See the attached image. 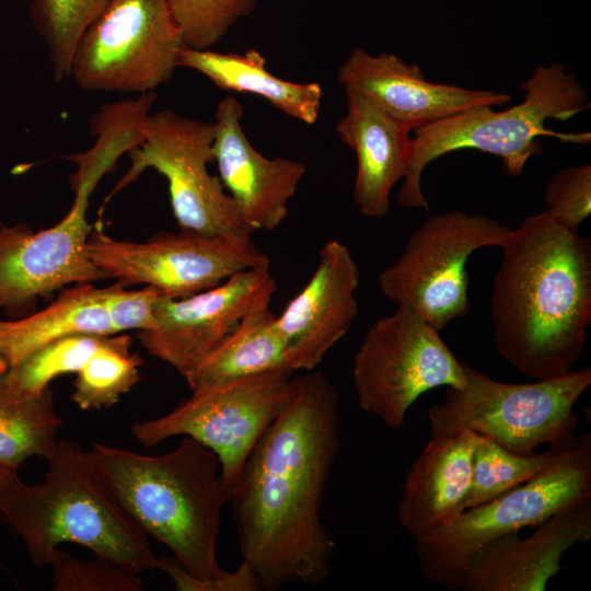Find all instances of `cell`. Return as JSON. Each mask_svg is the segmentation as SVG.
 <instances>
[{"label": "cell", "instance_id": "22", "mask_svg": "<svg viewBox=\"0 0 591 591\" xmlns=\"http://www.w3.org/2000/svg\"><path fill=\"white\" fill-rule=\"evenodd\" d=\"M108 287L63 289L45 309L21 318H0V376L48 343L70 334L115 335L106 308Z\"/></svg>", "mask_w": 591, "mask_h": 591}, {"label": "cell", "instance_id": "2", "mask_svg": "<svg viewBox=\"0 0 591 591\" xmlns=\"http://www.w3.org/2000/svg\"><path fill=\"white\" fill-rule=\"evenodd\" d=\"M490 294L498 354L536 380L566 374L591 322V241L551 213L525 218L500 246Z\"/></svg>", "mask_w": 591, "mask_h": 591}, {"label": "cell", "instance_id": "31", "mask_svg": "<svg viewBox=\"0 0 591 591\" xmlns=\"http://www.w3.org/2000/svg\"><path fill=\"white\" fill-rule=\"evenodd\" d=\"M257 0H166L183 43L193 49H210L242 18L251 14Z\"/></svg>", "mask_w": 591, "mask_h": 591}, {"label": "cell", "instance_id": "5", "mask_svg": "<svg viewBox=\"0 0 591 591\" xmlns=\"http://www.w3.org/2000/svg\"><path fill=\"white\" fill-rule=\"evenodd\" d=\"M520 88L524 92L523 101L506 111L477 105L415 128L398 204L428 210L421 188L425 167L460 149L497 155L508 175H520L528 160L542 150L536 138L546 134V120L569 119L589 105L587 92L576 77L557 61L538 66Z\"/></svg>", "mask_w": 591, "mask_h": 591}, {"label": "cell", "instance_id": "35", "mask_svg": "<svg viewBox=\"0 0 591 591\" xmlns=\"http://www.w3.org/2000/svg\"><path fill=\"white\" fill-rule=\"evenodd\" d=\"M18 470L0 465V490L5 488L18 476Z\"/></svg>", "mask_w": 591, "mask_h": 591}, {"label": "cell", "instance_id": "6", "mask_svg": "<svg viewBox=\"0 0 591 591\" xmlns=\"http://www.w3.org/2000/svg\"><path fill=\"white\" fill-rule=\"evenodd\" d=\"M463 361L466 383L447 387L428 410L431 436L471 430L510 452L531 455L547 444L564 450L576 440L573 406L591 384V368L530 383L496 381Z\"/></svg>", "mask_w": 591, "mask_h": 591}, {"label": "cell", "instance_id": "26", "mask_svg": "<svg viewBox=\"0 0 591 591\" xmlns=\"http://www.w3.org/2000/svg\"><path fill=\"white\" fill-rule=\"evenodd\" d=\"M61 425L50 387L28 394L0 380V465L19 471L30 457L46 460Z\"/></svg>", "mask_w": 591, "mask_h": 591}, {"label": "cell", "instance_id": "13", "mask_svg": "<svg viewBox=\"0 0 591 591\" xmlns=\"http://www.w3.org/2000/svg\"><path fill=\"white\" fill-rule=\"evenodd\" d=\"M88 253L99 268L125 287L152 286L171 299L196 294L236 273L270 264L251 236L179 230L130 242L105 234L99 224L89 235Z\"/></svg>", "mask_w": 591, "mask_h": 591}, {"label": "cell", "instance_id": "34", "mask_svg": "<svg viewBox=\"0 0 591 591\" xmlns=\"http://www.w3.org/2000/svg\"><path fill=\"white\" fill-rule=\"evenodd\" d=\"M163 296L152 286L127 290L120 282L108 286L106 308L115 334L157 327L155 303Z\"/></svg>", "mask_w": 591, "mask_h": 591}, {"label": "cell", "instance_id": "15", "mask_svg": "<svg viewBox=\"0 0 591 591\" xmlns=\"http://www.w3.org/2000/svg\"><path fill=\"white\" fill-rule=\"evenodd\" d=\"M88 204L74 199L58 223L37 232L0 225V309L20 312L65 286L109 278L88 253Z\"/></svg>", "mask_w": 591, "mask_h": 591}, {"label": "cell", "instance_id": "10", "mask_svg": "<svg viewBox=\"0 0 591 591\" xmlns=\"http://www.w3.org/2000/svg\"><path fill=\"white\" fill-rule=\"evenodd\" d=\"M215 123L164 109L150 114L143 140L127 153L130 166L107 196L153 169L167 181L172 213L179 230L209 235L251 236L218 176L208 171L215 161Z\"/></svg>", "mask_w": 591, "mask_h": 591}, {"label": "cell", "instance_id": "7", "mask_svg": "<svg viewBox=\"0 0 591 591\" xmlns=\"http://www.w3.org/2000/svg\"><path fill=\"white\" fill-rule=\"evenodd\" d=\"M591 502V434L576 438L548 468L497 498L464 510L449 526L415 540L425 577L460 589L468 559L491 540L536 528L557 512Z\"/></svg>", "mask_w": 591, "mask_h": 591}, {"label": "cell", "instance_id": "19", "mask_svg": "<svg viewBox=\"0 0 591 591\" xmlns=\"http://www.w3.org/2000/svg\"><path fill=\"white\" fill-rule=\"evenodd\" d=\"M522 538L519 532L500 535L466 563L463 591H545L561 569L564 554L591 538V502L557 512Z\"/></svg>", "mask_w": 591, "mask_h": 591}, {"label": "cell", "instance_id": "28", "mask_svg": "<svg viewBox=\"0 0 591 591\" xmlns=\"http://www.w3.org/2000/svg\"><path fill=\"white\" fill-rule=\"evenodd\" d=\"M566 449H548L543 453L522 455L477 434L465 510L490 501L535 477L555 463Z\"/></svg>", "mask_w": 591, "mask_h": 591}, {"label": "cell", "instance_id": "8", "mask_svg": "<svg viewBox=\"0 0 591 591\" xmlns=\"http://www.w3.org/2000/svg\"><path fill=\"white\" fill-rule=\"evenodd\" d=\"M439 333L404 306L376 320L354 356L352 382L359 407L398 430L419 396L440 386H464L463 361Z\"/></svg>", "mask_w": 591, "mask_h": 591}, {"label": "cell", "instance_id": "1", "mask_svg": "<svg viewBox=\"0 0 591 591\" xmlns=\"http://www.w3.org/2000/svg\"><path fill=\"white\" fill-rule=\"evenodd\" d=\"M341 447L334 385L314 370L291 376L285 404L251 452L229 499L242 561L262 590L314 587L329 576L336 544L321 511Z\"/></svg>", "mask_w": 591, "mask_h": 591}, {"label": "cell", "instance_id": "9", "mask_svg": "<svg viewBox=\"0 0 591 591\" xmlns=\"http://www.w3.org/2000/svg\"><path fill=\"white\" fill-rule=\"evenodd\" d=\"M510 228L499 220L453 210L429 217L401 256L379 277L382 294L441 332L470 309L466 263L482 247H500Z\"/></svg>", "mask_w": 591, "mask_h": 591}, {"label": "cell", "instance_id": "18", "mask_svg": "<svg viewBox=\"0 0 591 591\" xmlns=\"http://www.w3.org/2000/svg\"><path fill=\"white\" fill-rule=\"evenodd\" d=\"M338 82L413 130L473 106H498L511 100L501 92L429 82L418 65L393 54L371 55L359 47L340 65Z\"/></svg>", "mask_w": 591, "mask_h": 591}, {"label": "cell", "instance_id": "14", "mask_svg": "<svg viewBox=\"0 0 591 591\" xmlns=\"http://www.w3.org/2000/svg\"><path fill=\"white\" fill-rule=\"evenodd\" d=\"M277 285L269 267L242 270L211 289L155 303L157 327L137 332L149 355L184 379L236 327L242 317Z\"/></svg>", "mask_w": 591, "mask_h": 591}, {"label": "cell", "instance_id": "32", "mask_svg": "<svg viewBox=\"0 0 591 591\" xmlns=\"http://www.w3.org/2000/svg\"><path fill=\"white\" fill-rule=\"evenodd\" d=\"M48 566L55 591H142L139 573L111 559H79L57 549Z\"/></svg>", "mask_w": 591, "mask_h": 591}, {"label": "cell", "instance_id": "3", "mask_svg": "<svg viewBox=\"0 0 591 591\" xmlns=\"http://www.w3.org/2000/svg\"><path fill=\"white\" fill-rule=\"evenodd\" d=\"M97 474L148 535L173 557L157 558V569L177 591H259L251 567L241 561L223 570L217 541L230 495L216 454L189 437L164 454L144 455L95 443L88 451Z\"/></svg>", "mask_w": 591, "mask_h": 591}, {"label": "cell", "instance_id": "27", "mask_svg": "<svg viewBox=\"0 0 591 591\" xmlns=\"http://www.w3.org/2000/svg\"><path fill=\"white\" fill-rule=\"evenodd\" d=\"M131 344L129 335H109L76 373L71 398L80 409L112 406L141 380L143 360Z\"/></svg>", "mask_w": 591, "mask_h": 591}, {"label": "cell", "instance_id": "33", "mask_svg": "<svg viewBox=\"0 0 591 591\" xmlns=\"http://www.w3.org/2000/svg\"><path fill=\"white\" fill-rule=\"evenodd\" d=\"M546 212L578 230L591 213V164L558 170L547 182Z\"/></svg>", "mask_w": 591, "mask_h": 591}, {"label": "cell", "instance_id": "17", "mask_svg": "<svg viewBox=\"0 0 591 591\" xmlns=\"http://www.w3.org/2000/svg\"><path fill=\"white\" fill-rule=\"evenodd\" d=\"M243 106L233 95L216 108L213 154L219 178L251 232L274 230L288 217L306 166L286 158L268 159L248 141Z\"/></svg>", "mask_w": 591, "mask_h": 591}, {"label": "cell", "instance_id": "4", "mask_svg": "<svg viewBox=\"0 0 591 591\" xmlns=\"http://www.w3.org/2000/svg\"><path fill=\"white\" fill-rule=\"evenodd\" d=\"M40 483L15 476L0 490V520L24 544L36 566H48L58 546L72 543L138 573L157 570L148 535L94 468L88 451L58 440Z\"/></svg>", "mask_w": 591, "mask_h": 591}, {"label": "cell", "instance_id": "21", "mask_svg": "<svg viewBox=\"0 0 591 591\" xmlns=\"http://www.w3.org/2000/svg\"><path fill=\"white\" fill-rule=\"evenodd\" d=\"M345 91L347 111L335 130L357 158L354 199L363 216L381 218L390 210L392 188L405 175L413 129L359 92Z\"/></svg>", "mask_w": 591, "mask_h": 591}, {"label": "cell", "instance_id": "25", "mask_svg": "<svg viewBox=\"0 0 591 591\" xmlns=\"http://www.w3.org/2000/svg\"><path fill=\"white\" fill-rule=\"evenodd\" d=\"M154 100V92L143 93L137 99L105 104L91 117L94 146L85 152L65 157L77 164V171L70 176L76 198L89 200L118 158L143 140V125Z\"/></svg>", "mask_w": 591, "mask_h": 591}, {"label": "cell", "instance_id": "16", "mask_svg": "<svg viewBox=\"0 0 591 591\" xmlns=\"http://www.w3.org/2000/svg\"><path fill=\"white\" fill-rule=\"evenodd\" d=\"M360 270L347 245L326 242L302 290L289 301L277 326L287 344L286 368L314 370L349 332L359 314Z\"/></svg>", "mask_w": 591, "mask_h": 591}, {"label": "cell", "instance_id": "24", "mask_svg": "<svg viewBox=\"0 0 591 591\" xmlns=\"http://www.w3.org/2000/svg\"><path fill=\"white\" fill-rule=\"evenodd\" d=\"M274 293L263 294L225 339L185 378L192 393L286 368L287 344L277 326V315L270 310Z\"/></svg>", "mask_w": 591, "mask_h": 591}, {"label": "cell", "instance_id": "29", "mask_svg": "<svg viewBox=\"0 0 591 591\" xmlns=\"http://www.w3.org/2000/svg\"><path fill=\"white\" fill-rule=\"evenodd\" d=\"M109 0H33L32 23L48 48L56 81L70 77L77 45Z\"/></svg>", "mask_w": 591, "mask_h": 591}, {"label": "cell", "instance_id": "11", "mask_svg": "<svg viewBox=\"0 0 591 591\" xmlns=\"http://www.w3.org/2000/svg\"><path fill=\"white\" fill-rule=\"evenodd\" d=\"M184 46L166 0H109L82 34L70 76L85 91L154 92Z\"/></svg>", "mask_w": 591, "mask_h": 591}, {"label": "cell", "instance_id": "23", "mask_svg": "<svg viewBox=\"0 0 591 591\" xmlns=\"http://www.w3.org/2000/svg\"><path fill=\"white\" fill-rule=\"evenodd\" d=\"M178 67L196 70L217 88L262 96L285 115L308 125L316 123L323 97L316 82L296 83L280 79L266 69V59L255 50L244 54L193 49L184 46Z\"/></svg>", "mask_w": 591, "mask_h": 591}, {"label": "cell", "instance_id": "20", "mask_svg": "<svg viewBox=\"0 0 591 591\" xmlns=\"http://www.w3.org/2000/svg\"><path fill=\"white\" fill-rule=\"evenodd\" d=\"M476 437L471 430L431 436L412 464L397 518L414 541L449 526L465 510Z\"/></svg>", "mask_w": 591, "mask_h": 591}, {"label": "cell", "instance_id": "12", "mask_svg": "<svg viewBox=\"0 0 591 591\" xmlns=\"http://www.w3.org/2000/svg\"><path fill=\"white\" fill-rule=\"evenodd\" d=\"M292 371L278 368L193 393L170 413L135 422L130 433L150 448L173 437H189L212 451L231 495L254 447L280 412Z\"/></svg>", "mask_w": 591, "mask_h": 591}, {"label": "cell", "instance_id": "30", "mask_svg": "<svg viewBox=\"0 0 591 591\" xmlns=\"http://www.w3.org/2000/svg\"><path fill=\"white\" fill-rule=\"evenodd\" d=\"M108 336L78 333L59 337L26 357L0 380L22 392L40 394L54 379L77 373Z\"/></svg>", "mask_w": 591, "mask_h": 591}]
</instances>
